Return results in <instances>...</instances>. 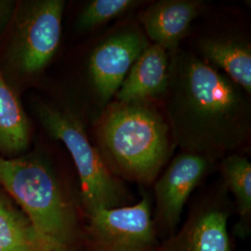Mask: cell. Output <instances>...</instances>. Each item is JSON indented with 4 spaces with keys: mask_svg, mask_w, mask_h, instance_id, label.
Returning <instances> with one entry per match:
<instances>
[{
    "mask_svg": "<svg viewBox=\"0 0 251 251\" xmlns=\"http://www.w3.org/2000/svg\"><path fill=\"white\" fill-rule=\"evenodd\" d=\"M166 94L167 121L182 152L219 159L251 138L249 94L197 55L171 54Z\"/></svg>",
    "mask_w": 251,
    "mask_h": 251,
    "instance_id": "cell-1",
    "label": "cell"
},
{
    "mask_svg": "<svg viewBox=\"0 0 251 251\" xmlns=\"http://www.w3.org/2000/svg\"><path fill=\"white\" fill-rule=\"evenodd\" d=\"M97 134L109 170L119 179L141 184L158 179L175 145L167 119L151 101L111 102Z\"/></svg>",
    "mask_w": 251,
    "mask_h": 251,
    "instance_id": "cell-2",
    "label": "cell"
},
{
    "mask_svg": "<svg viewBox=\"0 0 251 251\" xmlns=\"http://www.w3.org/2000/svg\"><path fill=\"white\" fill-rule=\"evenodd\" d=\"M0 183L25 211L44 251H70L76 233L75 214L47 165L0 156Z\"/></svg>",
    "mask_w": 251,
    "mask_h": 251,
    "instance_id": "cell-3",
    "label": "cell"
},
{
    "mask_svg": "<svg viewBox=\"0 0 251 251\" xmlns=\"http://www.w3.org/2000/svg\"><path fill=\"white\" fill-rule=\"evenodd\" d=\"M38 116L48 132L61 141L72 155L87 214L127 206L131 199L127 190L121 179L109 170L99 150L90 144L80 120L48 105L38 108Z\"/></svg>",
    "mask_w": 251,
    "mask_h": 251,
    "instance_id": "cell-4",
    "label": "cell"
},
{
    "mask_svg": "<svg viewBox=\"0 0 251 251\" xmlns=\"http://www.w3.org/2000/svg\"><path fill=\"white\" fill-rule=\"evenodd\" d=\"M152 204V198L143 193L132 206L100 209L88 215V251H155L159 242Z\"/></svg>",
    "mask_w": 251,
    "mask_h": 251,
    "instance_id": "cell-5",
    "label": "cell"
},
{
    "mask_svg": "<svg viewBox=\"0 0 251 251\" xmlns=\"http://www.w3.org/2000/svg\"><path fill=\"white\" fill-rule=\"evenodd\" d=\"M215 161L206 155L182 152L154 181L152 223L158 238L166 239L177 231L189 197L210 172Z\"/></svg>",
    "mask_w": 251,
    "mask_h": 251,
    "instance_id": "cell-6",
    "label": "cell"
},
{
    "mask_svg": "<svg viewBox=\"0 0 251 251\" xmlns=\"http://www.w3.org/2000/svg\"><path fill=\"white\" fill-rule=\"evenodd\" d=\"M232 203L224 182L200 198L185 223L154 251H232L228 220Z\"/></svg>",
    "mask_w": 251,
    "mask_h": 251,
    "instance_id": "cell-7",
    "label": "cell"
},
{
    "mask_svg": "<svg viewBox=\"0 0 251 251\" xmlns=\"http://www.w3.org/2000/svg\"><path fill=\"white\" fill-rule=\"evenodd\" d=\"M64 1H37L27 11L20 27L16 57L27 73L44 68L52 59L62 36Z\"/></svg>",
    "mask_w": 251,
    "mask_h": 251,
    "instance_id": "cell-8",
    "label": "cell"
},
{
    "mask_svg": "<svg viewBox=\"0 0 251 251\" xmlns=\"http://www.w3.org/2000/svg\"><path fill=\"white\" fill-rule=\"evenodd\" d=\"M149 44L140 28L126 27L95 48L90 56V76L104 102L117 94L130 67Z\"/></svg>",
    "mask_w": 251,
    "mask_h": 251,
    "instance_id": "cell-9",
    "label": "cell"
},
{
    "mask_svg": "<svg viewBox=\"0 0 251 251\" xmlns=\"http://www.w3.org/2000/svg\"><path fill=\"white\" fill-rule=\"evenodd\" d=\"M204 7L198 0H160L144 10L140 21L152 43L172 54Z\"/></svg>",
    "mask_w": 251,
    "mask_h": 251,
    "instance_id": "cell-10",
    "label": "cell"
},
{
    "mask_svg": "<svg viewBox=\"0 0 251 251\" xmlns=\"http://www.w3.org/2000/svg\"><path fill=\"white\" fill-rule=\"evenodd\" d=\"M168 51L157 44H149L126 74L116 100L144 102L164 97L169 85Z\"/></svg>",
    "mask_w": 251,
    "mask_h": 251,
    "instance_id": "cell-11",
    "label": "cell"
},
{
    "mask_svg": "<svg viewBox=\"0 0 251 251\" xmlns=\"http://www.w3.org/2000/svg\"><path fill=\"white\" fill-rule=\"evenodd\" d=\"M202 60L221 69L231 80L251 93V47L238 37L209 36L198 42Z\"/></svg>",
    "mask_w": 251,
    "mask_h": 251,
    "instance_id": "cell-12",
    "label": "cell"
},
{
    "mask_svg": "<svg viewBox=\"0 0 251 251\" xmlns=\"http://www.w3.org/2000/svg\"><path fill=\"white\" fill-rule=\"evenodd\" d=\"M224 184L235 198L240 221L236 225L239 236L247 235L251 229V164L248 158L237 153H230L221 162Z\"/></svg>",
    "mask_w": 251,
    "mask_h": 251,
    "instance_id": "cell-13",
    "label": "cell"
},
{
    "mask_svg": "<svg viewBox=\"0 0 251 251\" xmlns=\"http://www.w3.org/2000/svg\"><path fill=\"white\" fill-rule=\"evenodd\" d=\"M29 141L26 117L18 99L0 75V151H20Z\"/></svg>",
    "mask_w": 251,
    "mask_h": 251,
    "instance_id": "cell-14",
    "label": "cell"
},
{
    "mask_svg": "<svg viewBox=\"0 0 251 251\" xmlns=\"http://www.w3.org/2000/svg\"><path fill=\"white\" fill-rule=\"evenodd\" d=\"M0 251H44L26 217L0 195Z\"/></svg>",
    "mask_w": 251,
    "mask_h": 251,
    "instance_id": "cell-15",
    "label": "cell"
},
{
    "mask_svg": "<svg viewBox=\"0 0 251 251\" xmlns=\"http://www.w3.org/2000/svg\"><path fill=\"white\" fill-rule=\"evenodd\" d=\"M141 3L135 0H93L81 12L77 25L82 30L100 26L129 12Z\"/></svg>",
    "mask_w": 251,
    "mask_h": 251,
    "instance_id": "cell-16",
    "label": "cell"
}]
</instances>
